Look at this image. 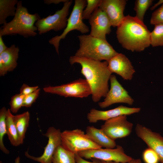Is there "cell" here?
<instances>
[{"label": "cell", "instance_id": "1", "mask_svg": "<svg viewBox=\"0 0 163 163\" xmlns=\"http://www.w3.org/2000/svg\"><path fill=\"white\" fill-rule=\"evenodd\" d=\"M71 65L78 63L81 66V73L84 76L91 91L93 101L97 102L105 97L109 90L108 82L112 75L106 61L96 60L75 55L71 56Z\"/></svg>", "mask_w": 163, "mask_h": 163}, {"label": "cell", "instance_id": "2", "mask_svg": "<svg viewBox=\"0 0 163 163\" xmlns=\"http://www.w3.org/2000/svg\"><path fill=\"white\" fill-rule=\"evenodd\" d=\"M150 33L143 21L129 15L125 17L116 31L119 42L132 52L142 51L150 45Z\"/></svg>", "mask_w": 163, "mask_h": 163}, {"label": "cell", "instance_id": "3", "mask_svg": "<svg viewBox=\"0 0 163 163\" xmlns=\"http://www.w3.org/2000/svg\"><path fill=\"white\" fill-rule=\"evenodd\" d=\"M40 18L38 13H30L27 8L22 5V1H19L13 18L0 27V35L18 34L25 38L34 37L37 34V30L35 23Z\"/></svg>", "mask_w": 163, "mask_h": 163}, {"label": "cell", "instance_id": "4", "mask_svg": "<svg viewBox=\"0 0 163 163\" xmlns=\"http://www.w3.org/2000/svg\"><path fill=\"white\" fill-rule=\"evenodd\" d=\"M79 47L75 56L101 61H108L118 53L107 41L88 35L78 36Z\"/></svg>", "mask_w": 163, "mask_h": 163}, {"label": "cell", "instance_id": "5", "mask_svg": "<svg viewBox=\"0 0 163 163\" xmlns=\"http://www.w3.org/2000/svg\"><path fill=\"white\" fill-rule=\"evenodd\" d=\"M86 4V0H75L72 11L68 18L66 26L62 33L60 35L56 36L49 40V43L53 46L58 54L61 40L65 39L70 32L76 30L83 34L89 32V28L83 21L82 18V12Z\"/></svg>", "mask_w": 163, "mask_h": 163}, {"label": "cell", "instance_id": "6", "mask_svg": "<svg viewBox=\"0 0 163 163\" xmlns=\"http://www.w3.org/2000/svg\"><path fill=\"white\" fill-rule=\"evenodd\" d=\"M61 145L74 153L90 149L102 148L93 142L82 129L66 130L62 132Z\"/></svg>", "mask_w": 163, "mask_h": 163}, {"label": "cell", "instance_id": "7", "mask_svg": "<svg viewBox=\"0 0 163 163\" xmlns=\"http://www.w3.org/2000/svg\"><path fill=\"white\" fill-rule=\"evenodd\" d=\"M72 0H67L63 4L60 10L57 11L53 15L38 19L35 23L38 33L42 34L51 30H60L66 27L70 7L72 4Z\"/></svg>", "mask_w": 163, "mask_h": 163}, {"label": "cell", "instance_id": "8", "mask_svg": "<svg viewBox=\"0 0 163 163\" xmlns=\"http://www.w3.org/2000/svg\"><path fill=\"white\" fill-rule=\"evenodd\" d=\"M44 92L65 97L83 98L91 94V91L85 79L79 78L60 85L49 86L43 88Z\"/></svg>", "mask_w": 163, "mask_h": 163}, {"label": "cell", "instance_id": "9", "mask_svg": "<svg viewBox=\"0 0 163 163\" xmlns=\"http://www.w3.org/2000/svg\"><path fill=\"white\" fill-rule=\"evenodd\" d=\"M78 155L86 159H96L104 161H113L121 163H127L133 158L126 155L123 147L117 145L116 148H102L90 149L79 152Z\"/></svg>", "mask_w": 163, "mask_h": 163}, {"label": "cell", "instance_id": "10", "mask_svg": "<svg viewBox=\"0 0 163 163\" xmlns=\"http://www.w3.org/2000/svg\"><path fill=\"white\" fill-rule=\"evenodd\" d=\"M133 124L127 120V115H123L105 121L101 129L112 139L126 137L131 133Z\"/></svg>", "mask_w": 163, "mask_h": 163}, {"label": "cell", "instance_id": "11", "mask_svg": "<svg viewBox=\"0 0 163 163\" xmlns=\"http://www.w3.org/2000/svg\"><path fill=\"white\" fill-rule=\"evenodd\" d=\"M110 81V89L103 101L98 103L99 106L104 108L117 103H123L132 105L134 99L119 82L114 75H111Z\"/></svg>", "mask_w": 163, "mask_h": 163}, {"label": "cell", "instance_id": "12", "mask_svg": "<svg viewBox=\"0 0 163 163\" xmlns=\"http://www.w3.org/2000/svg\"><path fill=\"white\" fill-rule=\"evenodd\" d=\"M61 133L60 129L53 126L50 127L44 134L48 138V141L42 155L39 157H34L30 155L27 152H25V156L40 163H52L53 157L56 150L61 145Z\"/></svg>", "mask_w": 163, "mask_h": 163}, {"label": "cell", "instance_id": "13", "mask_svg": "<svg viewBox=\"0 0 163 163\" xmlns=\"http://www.w3.org/2000/svg\"><path fill=\"white\" fill-rule=\"evenodd\" d=\"M135 131L137 136L157 153L160 162L163 163V137L159 133L139 123L136 126Z\"/></svg>", "mask_w": 163, "mask_h": 163}, {"label": "cell", "instance_id": "14", "mask_svg": "<svg viewBox=\"0 0 163 163\" xmlns=\"http://www.w3.org/2000/svg\"><path fill=\"white\" fill-rule=\"evenodd\" d=\"M139 107H129L121 105L113 109L100 110L95 108L90 110L87 115V119L90 123H95L99 120L106 121L123 115H130L139 113Z\"/></svg>", "mask_w": 163, "mask_h": 163}, {"label": "cell", "instance_id": "15", "mask_svg": "<svg viewBox=\"0 0 163 163\" xmlns=\"http://www.w3.org/2000/svg\"><path fill=\"white\" fill-rule=\"evenodd\" d=\"M88 20L91 27L89 34L95 37L106 40V36L110 33L112 25L106 14L98 8Z\"/></svg>", "mask_w": 163, "mask_h": 163}, {"label": "cell", "instance_id": "16", "mask_svg": "<svg viewBox=\"0 0 163 163\" xmlns=\"http://www.w3.org/2000/svg\"><path fill=\"white\" fill-rule=\"evenodd\" d=\"M126 3L125 0H101L99 8L106 14L112 26L117 27L125 18Z\"/></svg>", "mask_w": 163, "mask_h": 163}, {"label": "cell", "instance_id": "17", "mask_svg": "<svg viewBox=\"0 0 163 163\" xmlns=\"http://www.w3.org/2000/svg\"><path fill=\"white\" fill-rule=\"evenodd\" d=\"M107 61L108 69L112 74L116 73L126 80L133 78L135 70L125 55L118 53Z\"/></svg>", "mask_w": 163, "mask_h": 163}, {"label": "cell", "instance_id": "18", "mask_svg": "<svg viewBox=\"0 0 163 163\" xmlns=\"http://www.w3.org/2000/svg\"><path fill=\"white\" fill-rule=\"evenodd\" d=\"M19 49L12 44L0 54V76H4L17 67Z\"/></svg>", "mask_w": 163, "mask_h": 163}, {"label": "cell", "instance_id": "19", "mask_svg": "<svg viewBox=\"0 0 163 163\" xmlns=\"http://www.w3.org/2000/svg\"><path fill=\"white\" fill-rule=\"evenodd\" d=\"M86 134L91 140L101 148L113 149L117 145L115 141L108 136L101 129L88 126L86 128Z\"/></svg>", "mask_w": 163, "mask_h": 163}, {"label": "cell", "instance_id": "20", "mask_svg": "<svg viewBox=\"0 0 163 163\" xmlns=\"http://www.w3.org/2000/svg\"><path fill=\"white\" fill-rule=\"evenodd\" d=\"M13 119L18 132L20 144H22L29 126L30 113L27 111L20 114L13 115Z\"/></svg>", "mask_w": 163, "mask_h": 163}, {"label": "cell", "instance_id": "21", "mask_svg": "<svg viewBox=\"0 0 163 163\" xmlns=\"http://www.w3.org/2000/svg\"><path fill=\"white\" fill-rule=\"evenodd\" d=\"M17 0H0V24L7 23L6 19L9 16H14L16 10Z\"/></svg>", "mask_w": 163, "mask_h": 163}, {"label": "cell", "instance_id": "22", "mask_svg": "<svg viewBox=\"0 0 163 163\" xmlns=\"http://www.w3.org/2000/svg\"><path fill=\"white\" fill-rule=\"evenodd\" d=\"M13 116L10 109H8L6 119L7 134L11 145L16 147L20 144L18 132L13 121Z\"/></svg>", "mask_w": 163, "mask_h": 163}, {"label": "cell", "instance_id": "23", "mask_svg": "<svg viewBox=\"0 0 163 163\" xmlns=\"http://www.w3.org/2000/svg\"><path fill=\"white\" fill-rule=\"evenodd\" d=\"M52 163H76L75 153L66 150L61 145L53 155Z\"/></svg>", "mask_w": 163, "mask_h": 163}, {"label": "cell", "instance_id": "24", "mask_svg": "<svg viewBox=\"0 0 163 163\" xmlns=\"http://www.w3.org/2000/svg\"><path fill=\"white\" fill-rule=\"evenodd\" d=\"M7 110L5 107L0 110V149L4 153L8 154L9 151L4 145L3 140L5 134H7L6 119Z\"/></svg>", "mask_w": 163, "mask_h": 163}, {"label": "cell", "instance_id": "25", "mask_svg": "<svg viewBox=\"0 0 163 163\" xmlns=\"http://www.w3.org/2000/svg\"><path fill=\"white\" fill-rule=\"evenodd\" d=\"M150 45L154 47L163 46V24L155 25L150 33Z\"/></svg>", "mask_w": 163, "mask_h": 163}, {"label": "cell", "instance_id": "26", "mask_svg": "<svg viewBox=\"0 0 163 163\" xmlns=\"http://www.w3.org/2000/svg\"><path fill=\"white\" fill-rule=\"evenodd\" d=\"M153 0H136L135 2L134 9L136 12V17L143 21L146 10L152 5Z\"/></svg>", "mask_w": 163, "mask_h": 163}, {"label": "cell", "instance_id": "27", "mask_svg": "<svg viewBox=\"0 0 163 163\" xmlns=\"http://www.w3.org/2000/svg\"><path fill=\"white\" fill-rule=\"evenodd\" d=\"M101 0H87L85 8L82 12L83 20L89 19L91 15L99 8Z\"/></svg>", "mask_w": 163, "mask_h": 163}, {"label": "cell", "instance_id": "28", "mask_svg": "<svg viewBox=\"0 0 163 163\" xmlns=\"http://www.w3.org/2000/svg\"><path fill=\"white\" fill-rule=\"evenodd\" d=\"M25 96L21 93L12 96L9 103L10 110L13 113H16L23 105L24 99Z\"/></svg>", "mask_w": 163, "mask_h": 163}, {"label": "cell", "instance_id": "29", "mask_svg": "<svg viewBox=\"0 0 163 163\" xmlns=\"http://www.w3.org/2000/svg\"><path fill=\"white\" fill-rule=\"evenodd\" d=\"M142 158L145 163H159L160 162L157 153L153 149L149 147L143 152Z\"/></svg>", "mask_w": 163, "mask_h": 163}, {"label": "cell", "instance_id": "30", "mask_svg": "<svg viewBox=\"0 0 163 163\" xmlns=\"http://www.w3.org/2000/svg\"><path fill=\"white\" fill-rule=\"evenodd\" d=\"M40 90L39 88L34 92L25 95L24 99L23 107H31L38 97Z\"/></svg>", "mask_w": 163, "mask_h": 163}, {"label": "cell", "instance_id": "31", "mask_svg": "<svg viewBox=\"0 0 163 163\" xmlns=\"http://www.w3.org/2000/svg\"><path fill=\"white\" fill-rule=\"evenodd\" d=\"M151 24H163V3L152 14L150 20Z\"/></svg>", "mask_w": 163, "mask_h": 163}, {"label": "cell", "instance_id": "32", "mask_svg": "<svg viewBox=\"0 0 163 163\" xmlns=\"http://www.w3.org/2000/svg\"><path fill=\"white\" fill-rule=\"evenodd\" d=\"M38 88V86H30L26 84H23L20 88V93L25 96L34 92Z\"/></svg>", "mask_w": 163, "mask_h": 163}, {"label": "cell", "instance_id": "33", "mask_svg": "<svg viewBox=\"0 0 163 163\" xmlns=\"http://www.w3.org/2000/svg\"><path fill=\"white\" fill-rule=\"evenodd\" d=\"M75 155L76 163H101L98 159L93 158L91 159L92 161H89L80 156L77 153H75Z\"/></svg>", "mask_w": 163, "mask_h": 163}, {"label": "cell", "instance_id": "34", "mask_svg": "<svg viewBox=\"0 0 163 163\" xmlns=\"http://www.w3.org/2000/svg\"><path fill=\"white\" fill-rule=\"evenodd\" d=\"M101 163H121L113 161H104L100 160ZM127 163H142L141 160L139 158L133 159L129 162Z\"/></svg>", "mask_w": 163, "mask_h": 163}, {"label": "cell", "instance_id": "35", "mask_svg": "<svg viewBox=\"0 0 163 163\" xmlns=\"http://www.w3.org/2000/svg\"><path fill=\"white\" fill-rule=\"evenodd\" d=\"M67 1V0H45L44 1L45 4L50 5L51 4H58L61 2L64 3Z\"/></svg>", "mask_w": 163, "mask_h": 163}, {"label": "cell", "instance_id": "36", "mask_svg": "<svg viewBox=\"0 0 163 163\" xmlns=\"http://www.w3.org/2000/svg\"><path fill=\"white\" fill-rule=\"evenodd\" d=\"M7 48L3 41L2 36L0 35V54L5 50Z\"/></svg>", "mask_w": 163, "mask_h": 163}, {"label": "cell", "instance_id": "37", "mask_svg": "<svg viewBox=\"0 0 163 163\" xmlns=\"http://www.w3.org/2000/svg\"><path fill=\"white\" fill-rule=\"evenodd\" d=\"M20 163V158L19 156L17 157L15 160L14 163ZM0 163H2V161H0Z\"/></svg>", "mask_w": 163, "mask_h": 163}]
</instances>
